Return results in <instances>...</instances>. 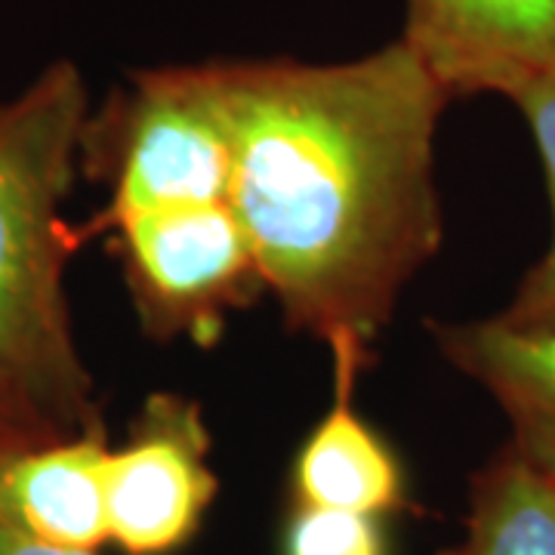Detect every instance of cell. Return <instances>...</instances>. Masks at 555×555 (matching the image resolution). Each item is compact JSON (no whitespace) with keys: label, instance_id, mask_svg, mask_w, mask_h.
Listing matches in <instances>:
<instances>
[{"label":"cell","instance_id":"1","mask_svg":"<svg viewBox=\"0 0 555 555\" xmlns=\"http://www.w3.org/2000/svg\"><path fill=\"white\" fill-rule=\"evenodd\" d=\"M207 75L232 139L229 204L266 291L361 374L441 244L448 87L404 38L352 62H214Z\"/></svg>","mask_w":555,"mask_h":555},{"label":"cell","instance_id":"2","mask_svg":"<svg viewBox=\"0 0 555 555\" xmlns=\"http://www.w3.org/2000/svg\"><path fill=\"white\" fill-rule=\"evenodd\" d=\"M87 120L90 96L75 62L43 68L0 105V379L62 436L100 426L65 297V266L80 235L62 204Z\"/></svg>","mask_w":555,"mask_h":555},{"label":"cell","instance_id":"3","mask_svg":"<svg viewBox=\"0 0 555 555\" xmlns=\"http://www.w3.org/2000/svg\"><path fill=\"white\" fill-rule=\"evenodd\" d=\"M83 155L108 177L112 198L80 238L152 214L229 204L232 139L207 65L133 75L87 120Z\"/></svg>","mask_w":555,"mask_h":555},{"label":"cell","instance_id":"4","mask_svg":"<svg viewBox=\"0 0 555 555\" xmlns=\"http://www.w3.org/2000/svg\"><path fill=\"white\" fill-rule=\"evenodd\" d=\"M127 284L155 339L214 343L232 309L266 287L232 204L152 214L115 229Z\"/></svg>","mask_w":555,"mask_h":555},{"label":"cell","instance_id":"5","mask_svg":"<svg viewBox=\"0 0 555 555\" xmlns=\"http://www.w3.org/2000/svg\"><path fill=\"white\" fill-rule=\"evenodd\" d=\"M207 441L195 401L149 398L130 441L108 451V540L127 555H167L192 540L217 496Z\"/></svg>","mask_w":555,"mask_h":555},{"label":"cell","instance_id":"6","mask_svg":"<svg viewBox=\"0 0 555 555\" xmlns=\"http://www.w3.org/2000/svg\"><path fill=\"white\" fill-rule=\"evenodd\" d=\"M404 40L451 96L516 100L555 62V0H408Z\"/></svg>","mask_w":555,"mask_h":555},{"label":"cell","instance_id":"7","mask_svg":"<svg viewBox=\"0 0 555 555\" xmlns=\"http://www.w3.org/2000/svg\"><path fill=\"white\" fill-rule=\"evenodd\" d=\"M105 466L102 423L0 460V521L50 550L96 553L108 543Z\"/></svg>","mask_w":555,"mask_h":555},{"label":"cell","instance_id":"8","mask_svg":"<svg viewBox=\"0 0 555 555\" xmlns=\"http://www.w3.org/2000/svg\"><path fill=\"white\" fill-rule=\"evenodd\" d=\"M438 349L485 386L513 426V451L555 481V327H513L500 318L436 324Z\"/></svg>","mask_w":555,"mask_h":555},{"label":"cell","instance_id":"9","mask_svg":"<svg viewBox=\"0 0 555 555\" xmlns=\"http://www.w3.org/2000/svg\"><path fill=\"white\" fill-rule=\"evenodd\" d=\"M334 408L297 456V503L377 518L396 513L404 503V481L389 444L352 408L358 371L334 364Z\"/></svg>","mask_w":555,"mask_h":555},{"label":"cell","instance_id":"10","mask_svg":"<svg viewBox=\"0 0 555 555\" xmlns=\"http://www.w3.org/2000/svg\"><path fill=\"white\" fill-rule=\"evenodd\" d=\"M444 555H555V481L506 448L473 478L463 540Z\"/></svg>","mask_w":555,"mask_h":555},{"label":"cell","instance_id":"11","mask_svg":"<svg viewBox=\"0 0 555 555\" xmlns=\"http://www.w3.org/2000/svg\"><path fill=\"white\" fill-rule=\"evenodd\" d=\"M513 102L521 108V115L534 133L537 152L543 158L546 179H550L555 214V62L546 72H540ZM494 318L513 327H555V232L546 257L521 278L513 302Z\"/></svg>","mask_w":555,"mask_h":555},{"label":"cell","instance_id":"12","mask_svg":"<svg viewBox=\"0 0 555 555\" xmlns=\"http://www.w3.org/2000/svg\"><path fill=\"white\" fill-rule=\"evenodd\" d=\"M284 555H386L377 516L299 506L284 534Z\"/></svg>","mask_w":555,"mask_h":555},{"label":"cell","instance_id":"13","mask_svg":"<svg viewBox=\"0 0 555 555\" xmlns=\"http://www.w3.org/2000/svg\"><path fill=\"white\" fill-rule=\"evenodd\" d=\"M56 438L65 436L53 423H47L10 383L0 379V460Z\"/></svg>","mask_w":555,"mask_h":555},{"label":"cell","instance_id":"14","mask_svg":"<svg viewBox=\"0 0 555 555\" xmlns=\"http://www.w3.org/2000/svg\"><path fill=\"white\" fill-rule=\"evenodd\" d=\"M0 555H96V553H62V550H50L40 546L35 540L22 537L20 531H13L10 525L0 521Z\"/></svg>","mask_w":555,"mask_h":555}]
</instances>
